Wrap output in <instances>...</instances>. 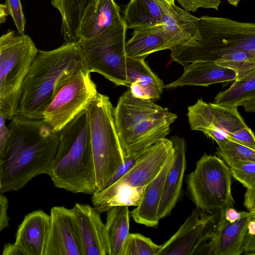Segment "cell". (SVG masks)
I'll return each mask as SVG.
<instances>
[{
  "label": "cell",
  "instance_id": "cell-19",
  "mask_svg": "<svg viewBox=\"0 0 255 255\" xmlns=\"http://www.w3.org/2000/svg\"><path fill=\"white\" fill-rule=\"evenodd\" d=\"M50 226V216L41 210L26 215L18 226L15 244L25 255H44Z\"/></svg>",
  "mask_w": 255,
  "mask_h": 255
},
{
  "label": "cell",
  "instance_id": "cell-38",
  "mask_svg": "<svg viewBox=\"0 0 255 255\" xmlns=\"http://www.w3.org/2000/svg\"><path fill=\"white\" fill-rule=\"evenodd\" d=\"M8 201L3 194L0 193V234L8 226L9 217L7 214Z\"/></svg>",
  "mask_w": 255,
  "mask_h": 255
},
{
  "label": "cell",
  "instance_id": "cell-48",
  "mask_svg": "<svg viewBox=\"0 0 255 255\" xmlns=\"http://www.w3.org/2000/svg\"><path fill=\"white\" fill-rule=\"evenodd\" d=\"M166 1L170 3H174L175 0H165Z\"/></svg>",
  "mask_w": 255,
  "mask_h": 255
},
{
  "label": "cell",
  "instance_id": "cell-33",
  "mask_svg": "<svg viewBox=\"0 0 255 255\" xmlns=\"http://www.w3.org/2000/svg\"><path fill=\"white\" fill-rule=\"evenodd\" d=\"M146 148L131 155L126 156L124 162L119 166L114 174L103 186L97 189L96 192L104 190L120 179L135 164Z\"/></svg>",
  "mask_w": 255,
  "mask_h": 255
},
{
  "label": "cell",
  "instance_id": "cell-3",
  "mask_svg": "<svg viewBox=\"0 0 255 255\" xmlns=\"http://www.w3.org/2000/svg\"><path fill=\"white\" fill-rule=\"evenodd\" d=\"M49 176L54 186L73 193L97 190L87 112L82 111L59 131Z\"/></svg>",
  "mask_w": 255,
  "mask_h": 255
},
{
  "label": "cell",
  "instance_id": "cell-27",
  "mask_svg": "<svg viewBox=\"0 0 255 255\" xmlns=\"http://www.w3.org/2000/svg\"><path fill=\"white\" fill-rule=\"evenodd\" d=\"M124 16L127 28L142 29L161 22V8L157 0H130Z\"/></svg>",
  "mask_w": 255,
  "mask_h": 255
},
{
  "label": "cell",
  "instance_id": "cell-6",
  "mask_svg": "<svg viewBox=\"0 0 255 255\" xmlns=\"http://www.w3.org/2000/svg\"><path fill=\"white\" fill-rule=\"evenodd\" d=\"M174 150L172 141L166 137L147 147L135 164L120 179L92 195L93 206L102 211L107 202L109 207L138 205L144 186L158 174Z\"/></svg>",
  "mask_w": 255,
  "mask_h": 255
},
{
  "label": "cell",
  "instance_id": "cell-41",
  "mask_svg": "<svg viewBox=\"0 0 255 255\" xmlns=\"http://www.w3.org/2000/svg\"><path fill=\"white\" fill-rule=\"evenodd\" d=\"M243 253L255 255V234L247 232L243 243Z\"/></svg>",
  "mask_w": 255,
  "mask_h": 255
},
{
  "label": "cell",
  "instance_id": "cell-12",
  "mask_svg": "<svg viewBox=\"0 0 255 255\" xmlns=\"http://www.w3.org/2000/svg\"><path fill=\"white\" fill-rule=\"evenodd\" d=\"M220 212L207 213L197 208L178 231L161 245L157 255H191L201 249L214 235Z\"/></svg>",
  "mask_w": 255,
  "mask_h": 255
},
{
  "label": "cell",
  "instance_id": "cell-11",
  "mask_svg": "<svg viewBox=\"0 0 255 255\" xmlns=\"http://www.w3.org/2000/svg\"><path fill=\"white\" fill-rule=\"evenodd\" d=\"M88 68L75 71L57 85L52 100L42 114L43 120L59 132L87 106L98 94Z\"/></svg>",
  "mask_w": 255,
  "mask_h": 255
},
{
  "label": "cell",
  "instance_id": "cell-20",
  "mask_svg": "<svg viewBox=\"0 0 255 255\" xmlns=\"http://www.w3.org/2000/svg\"><path fill=\"white\" fill-rule=\"evenodd\" d=\"M126 76L128 86L136 98L157 100L163 94V81L151 70L145 59L127 57Z\"/></svg>",
  "mask_w": 255,
  "mask_h": 255
},
{
  "label": "cell",
  "instance_id": "cell-4",
  "mask_svg": "<svg viewBox=\"0 0 255 255\" xmlns=\"http://www.w3.org/2000/svg\"><path fill=\"white\" fill-rule=\"evenodd\" d=\"M172 61L183 66L195 62H216L239 51L255 52V24L204 15L188 41L171 50Z\"/></svg>",
  "mask_w": 255,
  "mask_h": 255
},
{
  "label": "cell",
  "instance_id": "cell-13",
  "mask_svg": "<svg viewBox=\"0 0 255 255\" xmlns=\"http://www.w3.org/2000/svg\"><path fill=\"white\" fill-rule=\"evenodd\" d=\"M190 128L203 131L207 128H218L229 135L248 127L236 107H228L206 103L198 99L188 107L187 114Z\"/></svg>",
  "mask_w": 255,
  "mask_h": 255
},
{
  "label": "cell",
  "instance_id": "cell-16",
  "mask_svg": "<svg viewBox=\"0 0 255 255\" xmlns=\"http://www.w3.org/2000/svg\"><path fill=\"white\" fill-rule=\"evenodd\" d=\"M44 255H81L71 209L54 206Z\"/></svg>",
  "mask_w": 255,
  "mask_h": 255
},
{
  "label": "cell",
  "instance_id": "cell-5",
  "mask_svg": "<svg viewBox=\"0 0 255 255\" xmlns=\"http://www.w3.org/2000/svg\"><path fill=\"white\" fill-rule=\"evenodd\" d=\"M114 116L125 157L165 137L177 118L153 101L135 97L129 90L120 97Z\"/></svg>",
  "mask_w": 255,
  "mask_h": 255
},
{
  "label": "cell",
  "instance_id": "cell-2",
  "mask_svg": "<svg viewBox=\"0 0 255 255\" xmlns=\"http://www.w3.org/2000/svg\"><path fill=\"white\" fill-rule=\"evenodd\" d=\"M84 68H88L78 42L65 43L52 50H38L23 81L16 115L42 119L59 82Z\"/></svg>",
  "mask_w": 255,
  "mask_h": 255
},
{
  "label": "cell",
  "instance_id": "cell-30",
  "mask_svg": "<svg viewBox=\"0 0 255 255\" xmlns=\"http://www.w3.org/2000/svg\"><path fill=\"white\" fill-rule=\"evenodd\" d=\"M216 154L229 167L240 162H255V150L232 139L223 146L218 147Z\"/></svg>",
  "mask_w": 255,
  "mask_h": 255
},
{
  "label": "cell",
  "instance_id": "cell-7",
  "mask_svg": "<svg viewBox=\"0 0 255 255\" xmlns=\"http://www.w3.org/2000/svg\"><path fill=\"white\" fill-rule=\"evenodd\" d=\"M86 110L97 190L124 162L125 154L115 125L114 108L109 98L98 93Z\"/></svg>",
  "mask_w": 255,
  "mask_h": 255
},
{
  "label": "cell",
  "instance_id": "cell-28",
  "mask_svg": "<svg viewBox=\"0 0 255 255\" xmlns=\"http://www.w3.org/2000/svg\"><path fill=\"white\" fill-rule=\"evenodd\" d=\"M213 103L228 107L242 106L247 112H255V79L234 81L228 89L217 94Z\"/></svg>",
  "mask_w": 255,
  "mask_h": 255
},
{
  "label": "cell",
  "instance_id": "cell-35",
  "mask_svg": "<svg viewBox=\"0 0 255 255\" xmlns=\"http://www.w3.org/2000/svg\"><path fill=\"white\" fill-rule=\"evenodd\" d=\"M187 11H196L198 8L219 9L220 0H175Z\"/></svg>",
  "mask_w": 255,
  "mask_h": 255
},
{
  "label": "cell",
  "instance_id": "cell-31",
  "mask_svg": "<svg viewBox=\"0 0 255 255\" xmlns=\"http://www.w3.org/2000/svg\"><path fill=\"white\" fill-rule=\"evenodd\" d=\"M161 245L139 233H129L124 244L121 255H157Z\"/></svg>",
  "mask_w": 255,
  "mask_h": 255
},
{
  "label": "cell",
  "instance_id": "cell-36",
  "mask_svg": "<svg viewBox=\"0 0 255 255\" xmlns=\"http://www.w3.org/2000/svg\"><path fill=\"white\" fill-rule=\"evenodd\" d=\"M229 137L231 139L255 150L254 133L248 127L231 133Z\"/></svg>",
  "mask_w": 255,
  "mask_h": 255
},
{
  "label": "cell",
  "instance_id": "cell-34",
  "mask_svg": "<svg viewBox=\"0 0 255 255\" xmlns=\"http://www.w3.org/2000/svg\"><path fill=\"white\" fill-rule=\"evenodd\" d=\"M8 14L11 16L19 34H24L26 20L20 0H5Z\"/></svg>",
  "mask_w": 255,
  "mask_h": 255
},
{
  "label": "cell",
  "instance_id": "cell-14",
  "mask_svg": "<svg viewBox=\"0 0 255 255\" xmlns=\"http://www.w3.org/2000/svg\"><path fill=\"white\" fill-rule=\"evenodd\" d=\"M81 255H108L105 225L100 213L88 204L71 209Z\"/></svg>",
  "mask_w": 255,
  "mask_h": 255
},
{
  "label": "cell",
  "instance_id": "cell-22",
  "mask_svg": "<svg viewBox=\"0 0 255 255\" xmlns=\"http://www.w3.org/2000/svg\"><path fill=\"white\" fill-rule=\"evenodd\" d=\"M122 18L120 7L114 0H94L81 20L78 41L97 36Z\"/></svg>",
  "mask_w": 255,
  "mask_h": 255
},
{
  "label": "cell",
  "instance_id": "cell-47",
  "mask_svg": "<svg viewBox=\"0 0 255 255\" xmlns=\"http://www.w3.org/2000/svg\"><path fill=\"white\" fill-rule=\"evenodd\" d=\"M0 9H6L5 4L0 3Z\"/></svg>",
  "mask_w": 255,
  "mask_h": 255
},
{
  "label": "cell",
  "instance_id": "cell-21",
  "mask_svg": "<svg viewBox=\"0 0 255 255\" xmlns=\"http://www.w3.org/2000/svg\"><path fill=\"white\" fill-rule=\"evenodd\" d=\"M173 157L174 152L158 174L144 186L139 204L130 213L136 223L148 227H157L160 220L159 206L165 178L171 166Z\"/></svg>",
  "mask_w": 255,
  "mask_h": 255
},
{
  "label": "cell",
  "instance_id": "cell-43",
  "mask_svg": "<svg viewBox=\"0 0 255 255\" xmlns=\"http://www.w3.org/2000/svg\"><path fill=\"white\" fill-rule=\"evenodd\" d=\"M242 216V211L238 212L233 207L227 208L224 211L225 218L230 223L234 222L239 220Z\"/></svg>",
  "mask_w": 255,
  "mask_h": 255
},
{
  "label": "cell",
  "instance_id": "cell-46",
  "mask_svg": "<svg viewBox=\"0 0 255 255\" xmlns=\"http://www.w3.org/2000/svg\"><path fill=\"white\" fill-rule=\"evenodd\" d=\"M7 16H3L0 17V25L5 21Z\"/></svg>",
  "mask_w": 255,
  "mask_h": 255
},
{
  "label": "cell",
  "instance_id": "cell-40",
  "mask_svg": "<svg viewBox=\"0 0 255 255\" xmlns=\"http://www.w3.org/2000/svg\"><path fill=\"white\" fill-rule=\"evenodd\" d=\"M6 118L0 113V152L3 148L9 133L8 127L6 125Z\"/></svg>",
  "mask_w": 255,
  "mask_h": 255
},
{
  "label": "cell",
  "instance_id": "cell-26",
  "mask_svg": "<svg viewBox=\"0 0 255 255\" xmlns=\"http://www.w3.org/2000/svg\"><path fill=\"white\" fill-rule=\"evenodd\" d=\"M94 0H51L62 18L61 35L65 43L78 42V32L82 17Z\"/></svg>",
  "mask_w": 255,
  "mask_h": 255
},
{
  "label": "cell",
  "instance_id": "cell-17",
  "mask_svg": "<svg viewBox=\"0 0 255 255\" xmlns=\"http://www.w3.org/2000/svg\"><path fill=\"white\" fill-rule=\"evenodd\" d=\"M170 139L174 145V157L164 182L158 209L159 219L169 216L176 205L181 194L186 167V143L184 137L174 135Z\"/></svg>",
  "mask_w": 255,
  "mask_h": 255
},
{
  "label": "cell",
  "instance_id": "cell-23",
  "mask_svg": "<svg viewBox=\"0 0 255 255\" xmlns=\"http://www.w3.org/2000/svg\"><path fill=\"white\" fill-rule=\"evenodd\" d=\"M157 0L161 8L160 24L170 41L176 47L189 40L196 32L198 18L174 3Z\"/></svg>",
  "mask_w": 255,
  "mask_h": 255
},
{
  "label": "cell",
  "instance_id": "cell-29",
  "mask_svg": "<svg viewBox=\"0 0 255 255\" xmlns=\"http://www.w3.org/2000/svg\"><path fill=\"white\" fill-rule=\"evenodd\" d=\"M215 63L237 73L235 81L255 79V52L239 51L225 55Z\"/></svg>",
  "mask_w": 255,
  "mask_h": 255
},
{
  "label": "cell",
  "instance_id": "cell-25",
  "mask_svg": "<svg viewBox=\"0 0 255 255\" xmlns=\"http://www.w3.org/2000/svg\"><path fill=\"white\" fill-rule=\"evenodd\" d=\"M128 206H116L107 211L105 232L108 255H121L129 234Z\"/></svg>",
  "mask_w": 255,
  "mask_h": 255
},
{
  "label": "cell",
  "instance_id": "cell-8",
  "mask_svg": "<svg viewBox=\"0 0 255 255\" xmlns=\"http://www.w3.org/2000/svg\"><path fill=\"white\" fill-rule=\"evenodd\" d=\"M38 50L26 34L10 30L0 36V113L16 115L23 81Z\"/></svg>",
  "mask_w": 255,
  "mask_h": 255
},
{
  "label": "cell",
  "instance_id": "cell-18",
  "mask_svg": "<svg viewBox=\"0 0 255 255\" xmlns=\"http://www.w3.org/2000/svg\"><path fill=\"white\" fill-rule=\"evenodd\" d=\"M182 75L164 88L170 89L185 86H209L220 83L234 82L237 73L229 68L217 65L215 62L200 61L189 63L183 66Z\"/></svg>",
  "mask_w": 255,
  "mask_h": 255
},
{
  "label": "cell",
  "instance_id": "cell-10",
  "mask_svg": "<svg viewBox=\"0 0 255 255\" xmlns=\"http://www.w3.org/2000/svg\"><path fill=\"white\" fill-rule=\"evenodd\" d=\"M123 18L97 36L78 42L91 72H96L118 86H128L126 36Z\"/></svg>",
  "mask_w": 255,
  "mask_h": 255
},
{
  "label": "cell",
  "instance_id": "cell-37",
  "mask_svg": "<svg viewBox=\"0 0 255 255\" xmlns=\"http://www.w3.org/2000/svg\"><path fill=\"white\" fill-rule=\"evenodd\" d=\"M207 137L215 140L218 147H222L230 139L229 134L225 131L218 128H207L202 131Z\"/></svg>",
  "mask_w": 255,
  "mask_h": 255
},
{
  "label": "cell",
  "instance_id": "cell-15",
  "mask_svg": "<svg viewBox=\"0 0 255 255\" xmlns=\"http://www.w3.org/2000/svg\"><path fill=\"white\" fill-rule=\"evenodd\" d=\"M224 211L220 217L215 232L201 251L210 255H240L243 253V243L249 222L255 216L249 212L242 211L237 221L230 223L226 220Z\"/></svg>",
  "mask_w": 255,
  "mask_h": 255
},
{
  "label": "cell",
  "instance_id": "cell-39",
  "mask_svg": "<svg viewBox=\"0 0 255 255\" xmlns=\"http://www.w3.org/2000/svg\"><path fill=\"white\" fill-rule=\"evenodd\" d=\"M246 189L244 205L248 212L255 216V187Z\"/></svg>",
  "mask_w": 255,
  "mask_h": 255
},
{
  "label": "cell",
  "instance_id": "cell-24",
  "mask_svg": "<svg viewBox=\"0 0 255 255\" xmlns=\"http://www.w3.org/2000/svg\"><path fill=\"white\" fill-rule=\"evenodd\" d=\"M175 47L160 23L134 29L132 37L125 45L127 57L141 59H145L152 53L167 49L171 50Z\"/></svg>",
  "mask_w": 255,
  "mask_h": 255
},
{
  "label": "cell",
  "instance_id": "cell-44",
  "mask_svg": "<svg viewBox=\"0 0 255 255\" xmlns=\"http://www.w3.org/2000/svg\"><path fill=\"white\" fill-rule=\"evenodd\" d=\"M228 2L231 5L234 6H237L239 2H240V0H227Z\"/></svg>",
  "mask_w": 255,
  "mask_h": 255
},
{
  "label": "cell",
  "instance_id": "cell-32",
  "mask_svg": "<svg viewBox=\"0 0 255 255\" xmlns=\"http://www.w3.org/2000/svg\"><path fill=\"white\" fill-rule=\"evenodd\" d=\"M234 178L246 188L255 187V162H240L229 166Z\"/></svg>",
  "mask_w": 255,
  "mask_h": 255
},
{
  "label": "cell",
  "instance_id": "cell-45",
  "mask_svg": "<svg viewBox=\"0 0 255 255\" xmlns=\"http://www.w3.org/2000/svg\"><path fill=\"white\" fill-rule=\"evenodd\" d=\"M8 14L7 9H0V17L8 16Z\"/></svg>",
  "mask_w": 255,
  "mask_h": 255
},
{
  "label": "cell",
  "instance_id": "cell-9",
  "mask_svg": "<svg viewBox=\"0 0 255 255\" xmlns=\"http://www.w3.org/2000/svg\"><path fill=\"white\" fill-rule=\"evenodd\" d=\"M186 183L187 194L196 208L212 214L234 207L230 170L218 156L204 154Z\"/></svg>",
  "mask_w": 255,
  "mask_h": 255
},
{
  "label": "cell",
  "instance_id": "cell-1",
  "mask_svg": "<svg viewBox=\"0 0 255 255\" xmlns=\"http://www.w3.org/2000/svg\"><path fill=\"white\" fill-rule=\"evenodd\" d=\"M0 152V193L17 191L34 177L49 175L59 145V132L43 120L15 115Z\"/></svg>",
  "mask_w": 255,
  "mask_h": 255
},
{
  "label": "cell",
  "instance_id": "cell-42",
  "mask_svg": "<svg viewBox=\"0 0 255 255\" xmlns=\"http://www.w3.org/2000/svg\"><path fill=\"white\" fill-rule=\"evenodd\" d=\"M2 255H25L22 250L16 244H6L4 246Z\"/></svg>",
  "mask_w": 255,
  "mask_h": 255
}]
</instances>
